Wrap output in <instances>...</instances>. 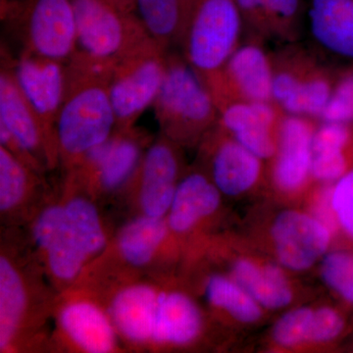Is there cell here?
Returning a JSON list of instances; mask_svg holds the SVG:
<instances>
[{
	"label": "cell",
	"instance_id": "cell-1",
	"mask_svg": "<svg viewBox=\"0 0 353 353\" xmlns=\"http://www.w3.org/2000/svg\"><path fill=\"white\" fill-rule=\"evenodd\" d=\"M114 63L92 59L79 51L66 63L57 141L59 162L68 172L117 129L109 90Z\"/></svg>",
	"mask_w": 353,
	"mask_h": 353
},
{
	"label": "cell",
	"instance_id": "cell-2",
	"mask_svg": "<svg viewBox=\"0 0 353 353\" xmlns=\"http://www.w3.org/2000/svg\"><path fill=\"white\" fill-rule=\"evenodd\" d=\"M32 236L51 276L61 283L75 280L106 245L99 211L85 196L44 208L32 225Z\"/></svg>",
	"mask_w": 353,
	"mask_h": 353
},
{
	"label": "cell",
	"instance_id": "cell-3",
	"mask_svg": "<svg viewBox=\"0 0 353 353\" xmlns=\"http://www.w3.org/2000/svg\"><path fill=\"white\" fill-rule=\"evenodd\" d=\"M152 108L162 136L176 145L197 143L219 120L212 95L182 53L172 51L163 85Z\"/></svg>",
	"mask_w": 353,
	"mask_h": 353
},
{
	"label": "cell",
	"instance_id": "cell-4",
	"mask_svg": "<svg viewBox=\"0 0 353 353\" xmlns=\"http://www.w3.org/2000/svg\"><path fill=\"white\" fill-rule=\"evenodd\" d=\"M243 32L234 0H201L180 48L210 94L230 57L241 43Z\"/></svg>",
	"mask_w": 353,
	"mask_h": 353
},
{
	"label": "cell",
	"instance_id": "cell-5",
	"mask_svg": "<svg viewBox=\"0 0 353 353\" xmlns=\"http://www.w3.org/2000/svg\"><path fill=\"white\" fill-rule=\"evenodd\" d=\"M1 19L15 32L20 50L67 63L78 50L71 0H10Z\"/></svg>",
	"mask_w": 353,
	"mask_h": 353
},
{
	"label": "cell",
	"instance_id": "cell-6",
	"mask_svg": "<svg viewBox=\"0 0 353 353\" xmlns=\"http://www.w3.org/2000/svg\"><path fill=\"white\" fill-rule=\"evenodd\" d=\"M79 52L114 62L150 38L137 12L117 0H71Z\"/></svg>",
	"mask_w": 353,
	"mask_h": 353
},
{
	"label": "cell",
	"instance_id": "cell-7",
	"mask_svg": "<svg viewBox=\"0 0 353 353\" xmlns=\"http://www.w3.org/2000/svg\"><path fill=\"white\" fill-rule=\"evenodd\" d=\"M168 53L150 37L113 64L109 90L117 129L134 127L152 108L166 77Z\"/></svg>",
	"mask_w": 353,
	"mask_h": 353
},
{
	"label": "cell",
	"instance_id": "cell-8",
	"mask_svg": "<svg viewBox=\"0 0 353 353\" xmlns=\"http://www.w3.org/2000/svg\"><path fill=\"white\" fill-rule=\"evenodd\" d=\"M152 143L148 132L138 128L116 129L108 141L88 152L69 173L85 187L105 194L117 192L131 185Z\"/></svg>",
	"mask_w": 353,
	"mask_h": 353
},
{
	"label": "cell",
	"instance_id": "cell-9",
	"mask_svg": "<svg viewBox=\"0 0 353 353\" xmlns=\"http://www.w3.org/2000/svg\"><path fill=\"white\" fill-rule=\"evenodd\" d=\"M12 55L1 50L0 70V125L43 168H52L59 162L57 146L48 138L43 123L26 99L14 74Z\"/></svg>",
	"mask_w": 353,
	"mask_h": 353
},
{
	"label": "cell",
	"instance_id": "cell-10",
	"mask_svg": "<svg viewBox=\"0 0 353 353\" xmlns=\"http://www.w3.org/2000/svg\"><path fill=\"white\" fill-rule=\"evenodd\" d=\"M219 111L238 101H273L272 57L264 41L248 38L230 57L211 92Z\"/></svg>",
	"mask_w": 353,
	"mask_h": 353
},
{
	"label": "cell",
	"instance_id": "cell-11",
	"mask_svg": "<svg viewBox=\"0 0 353 353\" xmlns=\"http://www.w3.org/2000/svg\"><path fill=\"white\" fill-rule=\"evenodd\" d=\"M11 62L23 94L57 148V123L64 99L66 63L23 50Z\"/></svg>",
	"mask_w": 353,
	"mask_h": 353
},
{
	"label": "cell",
	"instance_id": "cell-12",
	"mask_svg": "<svg viewBox=\"0 0 353 353\" xmlns=\"http://www.w3.org/2000/svg\"><path fill=\"white\" fill-rule=\"evenodd\" d=\"M320 121L285 113L279 130L277 152L271 158L272 179L285 192L301 190L312 176V143Z\"/></svg>",
	"mask_w": 353,
	"mask_h": 353
},
{
	"label": "cell",
	"instance_id": "cell-13",
	"mask_svg": "<svg viewBox=\"0 0 353 353\" xmlns=\"http://www.w3.org/2000/svg\"><path fill=\"white\" fill-rule=\"evenodd\" d=\"M175 143L160 136L148 146L132 185L138 190L143 214L164 217L179 183L181 158Z\"/></svg>",
	"mask_w": 353,
	"mask_h": 353
},
{
	"label": "cell",
	"instance_id": "cell-14",
	"mask_svg": "<svg viewBox=\"0 0 353 353\" xmlns=\"http://www.w3.org/2000/svg\"><path fill=\"white\" fill-rule=\"evenodd\" d=\"M220 125L239 143L261 158L277 152L279 130L285 111L274 101H238L219 111Z\"/></svg>",
	"mask_w": 353,
	"mask_h": 353
},
{
	"label": "cell",
	"instance_id": "cell-15",
	"mask_svg": "<svg viewBox=\"0 0 353 353\" xmlns=\"http://www.w3.org/2000/svg\"><path fill=\"white\" fill-rule=\"evenodd\" d=\"M272 236L282 264L292 270L303 271L326 252L331 229L311 216L285 211L274 223Z\"/></svg>",
	"mask_w": 353,
	"mask_h": 353
},
{
	"label": "cell",
	"instance_id": "cell-16",
	"mask_svg": "<svg viewBox=\"0 0 353 353\" xmlns=\"http://www.w3.org/2000/svg\"><path fill=\"white\" fill-rule=\"evenodd\" d=\"M210 146L211 178L228 196H238L256 185L262 174V159L239 143L219 124L204 137Z\"/></svg>",
	"mask_w": 353,
	"mask_h": 353
},
{
	"label": "cell",
	"instance_id": "cell-17",
	"mask_svg": "<svg viewBox=\"0 0 353 353\" xmlns=\"http://www.w3.org/2000/svg\"><path fill=\"white\" fill-rule=\"evenodd\" d=\"M307 17L316 43L353 63V0H310Z\"/></svg>",
	"mask_w": 353,
	"mask_h": 353
},
{
	"label": "cell",
	"instance_id": "cell-18",
	"mask_svg": "<svg viewBox=\"0 0 353 353\" xmlns=\"http://www.w3.org/2000/svg\"><path fill=\"white\" fill-rule=\"evenodd\" d=\"M59 324L83 352L108 353L117 347V330L110 316L90 301L79 299L65 304L60 310Z\"/></svg>",
	"mask_w": 353,
	"mask_h": 353
},
{
	"label": "cell",
	"instance_id": "cell-19",
	"mask_svg": "<svg viewBox=\"0 0 353 353\" xmlns=\"http://www.w3.org/2000/svg\"><path fill=\"white\" fill-rule=\"evenodd\" d=\"M159 292L152 285H131L123 288L109 309L114 326L128 341L136 343L152 341Z\"/></svg>",
	"mask_w": 353,
	"mask_h": 353
},
{
	"label": "cell",
	"instance_id": "cell-20",
	"mask_svg": "<svg viewBox=\"0 0 353 353\" xmlns=\"http://www.w3.org/2000/svg\"><path fill=\"white\" fill-rule=\"evenodd\" d=\"M220 190L202 172L194 171L179 183L168 211L169 229L190 231L196 223L214 213L220 203Z\"/></svg>",
	"mask_w": 353,
	"mask_h": 353
},
{
	"label": "cell",
	"instance_id": "cell-21",
	"mask_svg": "<svg viewBox=\"0 0 353 353\" xmlns=\"http://www.w3.org/2000/svg\"><path fill=\"white\" fill-rule=\"evenodd\" d=\"M201 0H136V12L146 32L165 50L180 48Z\"/></svg>",
	"mask_w": 353,
	"mask_h": 353
},
{
	"label": "cell",
	"instance_id": "cell-22",
	"mask_svg": "<svg viewBox=\"0 0 353 353\" xmlns=\"http://www.w3.org/2000/svg\"><path fill=\"white\" fill-rule=\"evenodd\" d=\"M201 311L189 296L179 292H159L152 343L185 345L201 333Z\"/></svg>",
	"mask_w": 353,
	"mask_h": 353
},
{
	"label": "cell",
	"instance_id": "cell-23",
	"mask_svg": "<svg viewBox=\"0 0 353 353\" xmlns=\"http://www.w3.org/2000/svg\"><path fill=\"white\" fill-rule=\"evenodd\" d=\"M271 57L273 101L284 110L303 90L320 59L299 43H284Z\"/></svg>",
	"mask_w": 353,
	"mask_h": 353
},
{
	"label": "cell",
	"instance_id": "cell-24",
	"mask_svg": "<svg viewBox=\"0 0 353 353\" xmlns=\"http://www.w3.org/2000/svg\"><path fill=\"white\" fill-rule=\"evenodd\" d=\"M24 279L3 253L0 257V348L12 345L28 307Z\"/></svg>",
	"mask_w": 353,
	"mask_h": 353
},
{
	"label": "cell",
	"instance_id": "cell-25",
	"mask_svg": "<svg viewBox=\"0 0 353 353\" xmlns=\"http://www.w3.org/2000/svg\"><path fill=\"white\" fill-rule=\"evenodd\" d=\"M234 276L236 282L265 307H284L292 301L289 283L276 265L259 266L250 260H239L234 265Z\"/></svg>",
	"mask_w": 353,
	"mask_h": 353
},
{
	"label": "cell",
	"instance_id": "cell-26",
	"mask_svg": "<svg viewBox=\"0 0 353 353\" xmlns=\"http://www.w3.org/2000/svg\"><path fill=\"white\" fill-rule=\"evenodd\" d=\"M168 229L164 217L143 214L130 221L118 236L121 256L134 267L150 264L166 238Z\"/></svg>",
	"mask_w": 353,
	"mask_h": 353
},
{
	"label": "cell",
	"instance_id": "cell-27",
	"mask_svg": "<svg viewBox=\"0 0 353 353\" xmlns=\"http://www.w3.org/2000/svg\"><path fill=\"white\" fill-rule=\"evenodd\" d=\"M0 145V209L2 215L19 208L37 180L36 174Z\"/></svg>",
	"mask_w": 353,
	"mask_h": 353
},
{
	"label": "cell",
	"instance_id": "cell-28",
	"mask_svg": "<svg viewBox=\"0 0 353 353\" xmlns=\"http://www.w3.org/2000/svg\"><path fill=\"white\" fill-rule=\"evenodd\" d=\"M206 296L209 303L225 309L241 322H255L261 316L259 303L238 282L223 276L209 278Z\"/></svg>",
	"mask_w": 353,
	"mask_h": 353
},
{
	"label": "cell",
	"instance_id": "cell-29",
	"mask_svg": "<svg viewBox=\"0 0 353 353\" xmlns=\"http://www.w3.org/2000/svg\"><path fill=\"white\" fill-rule=\"evenodd\" d=\"M273 39L299 43L303 36V0H264Z\"/></svg>",
	"mask_w": 353,
	"mask_h": 353
},
{
	"label": "cell",
	"instance_id": "cell-30",
	"mask_svg": "<svg viewBox=\"0 0 353 353\" xmlns=\"http://www.w3.org/2000/svg\"><path fill=\"white\" fill-rule=\"evenodd\" d=\"M321 122H353V63L336 71V82Z\"/></svg>",
	"mask_w": 353,
	"mask_h": 353
},
{
	"label": "cell",
	"instance_id": "cell-31",
	"mask_svg": "<svg viewBox=\"0 0 353 353\" xmlns=\"http://www.w3.org/2000/svg\"><path fill=\"white\" fill-rule=\"evenodd\" d=\"M322 276L336 294L353 305V252L329 254L323 261Z\"/></svg>",
	"mask_w": 353,
	"mask_h": 353
},
{
	"label": "cell",
	"instance_id": "cell-32",
	"mask_svg": "<svg viewBox=\"0 0 353 353\" xmlns=\"http://www.w3.org/2000/svg\"><path fill=\"white\" fill-rule=\"evenodd\" d=\"M313 313L311 309L299 308L283 316L274 329V338L279 345L292 347L309 341Z\"/></svg>",
	"mask_w": 353,
	"mask_h": 353
},
{
	"label": "cell",
	"instance_id": "cell-33",
	"mask_svg": "<svg viewBox=\"0 0 353 353\" xmlns=\"http://www.w3.org/2000/svg\"><path fill=\"white\" fill-rule=\"evenodd\" d=\"M331 201L336 224L353 241V169L334 182Z\"/></svg>",
	"mask_w": 353,
	"mask_h": 353
},
{
	"label": "cell",
	"instance_id": "cell-34",
	"mask_svg": "<svg viewBox=\"0 0 353 353\" xmlns=\"http://www.w3.org/2000/svg\"><path fill=\"white\" fill-rule=\"evenodd\" d=\"M234 3L248 38L262 41L273 39L264 0H234Z\"/></svg>",
	"mask_w": 353,
	"mask_h": 353
},
{
	"label": "cell",
	"instance_id": "cell-35",
	"mask_svg": "<svg viewBox=\"0 0 353 353\" xmlns=\"http://www.w3.org/2000/svg\"><path fill=\"white\" fill-rule=\"evenodd\" d=\"M345 327V319L338 311L330 307L318 309L313 313L309 341H333L343 333Z\"/></svg>",
	"mask_w": 353,
	"mask_h": 353
},
{
	"label": "cell",
	"instance_id": "cell-36",
	"mask_svg": "<svg viewBox=\"0 0 353 353\" xmlns=\"http://www.w3.org/2000/svg\"><path fill=\"white\" fill-rule=\"evenodd\" d=\"M117 1L125 8L136 12V0H117Z\"/></svg>",
	"mask_w": 353,
	"mask_h": 353
},
{
	"label": "cell",
	"instance_id": "cell-37",
	"mask_svg": "<svg viewBox=\"0 0 353 353\" xmlns=\"http://www.w3.org/2000/svg\"><path fill=\"white\" fill-rule=\"evenodd\" d=\"M9 3H10V0H0V10H1L0 12H1V14L6 10Z\"/></svg>",
	"mask_w": 353,
	"mask_h": 353
}]
</instances>
